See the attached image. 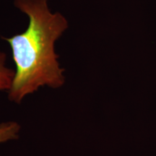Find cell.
I'll return each instance as SVG.
<instances>
[{"label": "cell", "instance_id": "6da1fadb", "mask_svg": "<svg viewBox=\"0 0 156 156\" xmlns=\"http://www.w3.org/2000/svg\"><path fill=\"white\" fill-rule=\"evenodd\" d=\"M15 7L29 17L23 34L5 38L12 48L16 69L8 99L20 104L41 87L59 88L65 83L64 69L60 67L54 43L68 28L60 13H51L47 0H15Z\"/></svg>", "mask_w": 156, "mask_h": 156}, {"label": "cell", "instance_id": "7a4b0ae2", "mask_svg": "<svg viewBox=\"0 0 156 156\" xmlns=\"http://www.w3.org/2000/svg\"><path fill=\"white\" fill-rule=\"evenodd\" d=\"M20 129V125L15 121L0 123V145L18 139Z\"/></svg>", "mask_w": 156, "mask_h": 156}, {"label": "cell", "instance_id": "3957f363", "mask_svg": "<svg viewBox=\"0 0 156 156\" xmlns=\"http://www.w3.org/2000/svg\"><path fill=\"white\" fill-rule=\"evenodd\" d=\"M7 55L0 52V91H8L10 89L15 71L6 65Z\"/></svg>", "mask_w": 156, "mask_h": 156}]
</instances>
